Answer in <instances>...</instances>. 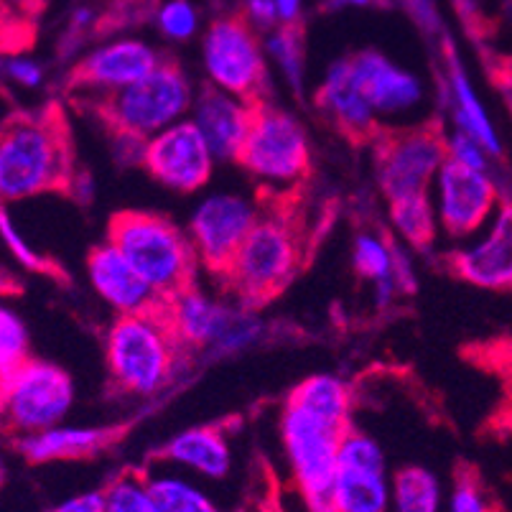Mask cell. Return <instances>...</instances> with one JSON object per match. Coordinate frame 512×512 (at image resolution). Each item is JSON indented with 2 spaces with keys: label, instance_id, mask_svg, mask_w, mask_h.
<instances>
[{
  "label": "cell",
  "instance_id": "obj_1",
  "mask_svg": "<svg viewBox=\"0 0 512 512\" xmlns=\"http://www.w3.org/2000/svg\"><path fill=\"white\" fill-rule=\"evenodd\" d=\"M79 174L72 130L57 102L0 125V207L51 192L72 194Z\"/></svg>",
  "mask_w": 512,
  "mask_h": 512
},
{
  "label": "cell",
  "instance_id": "obj_2",
  "mask_svg": "<svg viewBox=\"0 0 512 512\" xmlns=\"http://www.w3.org/2000/svg\"><path fill=\"white\" fill-rule=\"evenodd\" d=\"M107 380L120 395L153 398L174 380L186 355L161 306L143 314L115 316L105 342Z\"/></svg>",
  "mask_w": 512,
  "mask_h": 512
},
{
  "label": "cell",
  "instance_id": "obj_3",
  "mask_svg": "<svg viewBox=\"0 0 512 512\" xmlns=\"http://www.w3.org/2000/svg\"><path fill=\"white\" fill-rule=\"evenodd\" d=\"M194 85L186 69L164 57L161 64L136 85L102 97H85L87 110L107 130V136L146 143L169 125L189 118Z\"/></svg>",
  "mask_w": 512,
  "mask_h": 512
},
{
  "label": "cell",
  "instance_id": "obj_4",
  "mask_svg": "<svg viewBox=\"0 0 512 512\" xmlns=\"http://www.w3.org/2000/svg\"><path fill=\"white\" fill-rule=\"evenodd\" d=\"M107 240L130 260L161 299L197 283V255L184 227L151 209H123L110 217Z\"/></svg>",
  "mask_w": 512,
  "mask_h": 512
},
{
  "label": "cell",
  "instance_id": "obj_5",
  "mask_svg": "<svg viewBox=\"0 0 512 512\" xmlns=\"http://www.w3.org/2000/svg\"><path fill=\"white\" fill-rule=\"evenodd\" d=\"M301 265V237L288 214L271 209L260 214L250 235L222 276V286L242 309L255 311L273 301Z\"/></svg>",
  "mask_w": 512,
  "mask_h": 512
},
{
  "label": "cell",
  "instance_id": "obj_6",
  "mask_svg": "<svg viewBox=\"0 0 512 512\" xmlns=\"http://www.w3.org/2000/svg\"><path fill=\"white\" fill-rule=\"evenodd\" d=\"M352 421L321 416L286 395L281 408L283 454L309 512H332V484L339 446Z\"/></svg>",
  "mask_w": 512,
  "mask_h": 512
},
{
  "label": "cell",
  "instance_id": "obj_7",
  "mask_svg": "<svg viewBox=\"0 0 512 512\" xmlns=\"http://www.w3.org/2000/svg\"><path fill=\"white\" fill-rule=\"evenodd\" d=\"M237 166L271 192H288L311 174V138L306 125L273 100L255 102L250 133Z\"/></svg>",
  "mask_w": 512,
  "mask_h": 512
},
{
  "label": "cell",
  "instance_id": "obj_8",
  "mask_svg": "<svg viewBox=\"0 0 512 512\" xmlns=\"http://www.w3.org/2000/svg\"><path fill=\"white\" fill-rule=\"evenodd\" d=\"M375 179L385 204L434 194V181L446 161V130L441 120L380 128L372 141Z\"/></svg>",
  "mask_w": 512,
  "mask_h": 512
},
{
  "label": "cell",
  "instance_id": "obj_9",
  "mask_svg": "<svg viewBox=\"0 0 512 512\" xmlns=\"http://www.w3.org/2000/svg\"><path fill=\"white\" fill-rule=\"evenodd\" d=\"M77 403V385L64 367L29 357L0 383V426L29 436L67 421Z\"/></svg>",
  "mask_w": 512,
  "mask_h": 512
},
{
  "label": "cell",
  "instance_id": "obj_10",
  "mask_svg": "<svg viewBox=\"0 0 512 512\" xmlns=\"http://www.w3.org/2000/svg\"><path fill=\"white\" fill-rule=\"evenodd\" d=\"M202 64L212 87L248 102L271 100L265 46L242 13L214 18L204 31Z\"/></svg>",
  "mask_w": 512,
  "mask_h": 512
},
{
  "label": "cell",
  "instance_id": "obj_11",
  "mask_svg": "<svg viewBox=\"0 0 512 512\" xmlns=\"http://www.w3.org/2000/svg\"><path fill=\"white\" fill-rule=\"evenodd\" d=\"M502 199L505 197L492 171L472 169L446 156L434 181L439 232H444L449 240H472L490 225Z\"/></svg>",
  "mask_w": 512,
  "mask_h": 512
},
{
  "label": "cell",
  "instance_id": "obj_12",
  "mask_svg": "<svg viewBox=\"0 0 512 512\" xmlns=\"http://www.w3.org/2000/svg\"><path fill=\"white\" fill-rule=\"evenodd\" d=\"M258 217V204L245 194L217 192L204 197L186 225L199 268L222 281Z\"/></svg>",
  "mask_w": 512,
  "mask_h": 512
},
{
  "label": "cell",
  "instance_id": "obj_13",
  "mask_svg": "<svg viewBox=\"0 0 512 512\" xmlns=\"http://www.w3.org/2000/svg\"><path fill=\"white\" fill-rule=\"evenodd\" d=\"M393 472L383 446L355 423L339 446L332 484V512H390Z\"/></svg>",
  "mask_w": 512,
  "mask_h": 512
},
{
  "label": "cell",
  "instance_id": "obj_14",
  "mask_svg": "<svg viewBox=\"0 0 512 512\" xmlns=\"http://www.w3.org/2000/svg\"><path fill=\"white\" fill-rule=\"evenodd\" d=\"M161 311L184 352L207 347L232 352L255 337L253 321L240 319L235 309L207 296L197 283L166 299Z\"/></svg>",
  "mask_w": 512,
  "mask_h": 512
},
{
  "label": "cell",
  "instance_id": "obj_15",
  "mask_svg": "<svg viewBox=\"0 0 512 512\" xmlns=\"http://www.w3.org/2000/svg\"><path fill=\"white\" fill-rule=\"evenodd\" d=\"M214 156L192 118L169 125L143 143L141 166L156 184L176 194H197L212 181Z\"/></svg>",
  "mask_w": 512,
  "mask_h": 512
},
{
  "label": "cell",
  "instance_id": "obj_16",
  "mask_svg": "<svg viewBox=\"0 0 512 512\" xmlns=\"http://www.w3.org/2000/svg\"><path fill=\"white\" fill-rule=\"evenodd\" d=\"M444 268L456 281L492 293H512V199H502L490 225L444 255Z\"/></svg>",
  "mask_w": 512,
  "mask_h": 512
},
{
  "label": "cell",
  "instance_id": "obj_17",
  "mask_svg": "<svg viewBox=\"0 0 512 512\" xmlns=\"http://www.w3.org/2000/svg\"><path fill=\"white\" fill-rule=\"evenodd\" d=\"M161 54L141 39H115L74 64L69 90L77 97H102L136 85L161 64Z\"/></svg>",
  "mask_w": 512,
  "mask_h": 512
},
{
  "label": "cell",
  "instance_id": "obj_18",
  "mask_svg": "<svg viewBox=\"0 0 512 512\" xmlns=\"http://www.w3.org/2000/svg\"><path fill=\"white\" fill-rule=\"evenodd\" d=\"M349 64H352V74H355L362 97L380 123L411 115L426 100L421 79L411 69L400 67L393 59L385 57L383 51H357L349 57Z\"/></svg>",
  "mask_w": 512,
  "mask_h": 512
},
{
  "label": "cell",
  "instance_id": "obj_19",
  "mask_svg": "<svg viewBox=\"0 0 512 512\" xmlns=\"http://www.w3.org/2000/svg\"><path fill=\"white\" fill-rule=\"evenodd\" d=\"M85 268L92 291L97 293L102 304L115 311V316L143 314V311H153L164 304V299L153 291L151 283L130 265V260L107 237L97 242L95 248H90Z\"/></svg>",
  "mask_w": 512,
  "mask_h": 512
},
{
  "label": "cell",
  "instance_id": "obj_20",
  "mask_svg": "<svg viewBox=\"0 0 512 512\" xmlns=\"http://www.w3.org/2000/svg\"><path fill=\"white\" fill-rule=\"evenodd\" d=\"M253 110L255 102L242 100L212 85L202 87V92L194 97L189 118L204 136L217 164H237L242 143L253 123Z\"/></svg>",
  "mask_w": 512,
  "mask_h": 512
},
{
  "label": "cell",
  "instance_id": "obj_21",
  "mask_svg": "<svg viewBox=\"0 0 512 512\" xmlns=\"http://www.w3.org/2000/svg\"><path fill=\"white\" fill-rule=\"evenodd\" d=\"M125 436V426H59L44 428L29 436H18L16 451L23 462L36 464H69L90 462L107 454Z\"/></svg>",
  "mask_w": 512,
  "mask_h": 512
},
{
  "label": "cell",
  "instance_id": "obj_22",
  "mask_svg": "<svg viewBox=\"0 0 512 512\" xmlns=\"http://www.w3.org/2000/svg\"><path fill=\"white\" fill-rule=\"evenodd\" d=\"M439 57H441V74H444V92H446V107H449L451 118H454L456 128L467 133L469 138L479 143L484 151L490 153L492 161H500L505 156L502 151L500 136L492 123L490 113L484 102L479 100L477 90H474L472 79H469L467 67H464L456 44L451 41L449 34L439 41Z\"/></svg>",
  "mask_w": 512,
  "mask_h": 512
},
{
  "label": "cell",
  "instance_id": "obj_23",
  "mask_svg": "<svg viewBox=\"0 0 512 512\" xmlns=\"http://www.w3.org/2000/svg\"><path fill=\"white\" fill-rule=\"evenodd\" d=\"M314 97L319 113L349 141L372 143L383 128V123L375 118L367 100L362 97L360 87H357L349 57L329 64Z\"/></svg>",
  "mask_w": 512,
  "mask_h": 512
},
{
  "label": "cell",
  "instance_id": "obj_24",
  "mask_svg": "<svg viewBox=\"0 0 512 512\" xmlns=\"http://www.w3.org/2000/svg\"><path fill=\"white\" fill-rule=\"evenodd\" d=\"M158 464L220 482L232 472V446L225 423H199L176 431L153 451Z\"/></svg>",
  "mask_w": 512,
  "mask_h": 512
},
{
  "label": "cell",
  "instance_id": "obj_25",
  "mask_svg": "<svg viewBox=\"0 0 512 512\" xmlns=\"http://www.w3.org/2000/svg\"><path fill=\"white\" fill-rule=\"evenodd\" d=\"M388 217L393 230L398 232L400 242H406L408 248L416 250V253H428L441 235L434 194L388 202Z\"/></svg>",
  "mask_w": 512,
  "mask_h": 512
},
{
  "label": "cell",
  "instance_id": "obj_26",
  "mask_svg": "<svg viewBox=\"0 0 512 512\" xmlns=\"http://www.w3.org/2000/svg\"><path fill=\"white\" fill-rule=\"evenodd\" d=\"M441 479L423 464H403L393 472L390 512H444Z\"/></svg>",
  "mask_w": 512,
  "mask_h": 512
},
{
  "label": "cell",
  "instance_id": "obj_27",
  "mask_svg": "<svg viewBox=\"0 0 512 512\" xmlns=\"http://www.w3.org/2000/svg\"><path fill=\"white\" fill-rule=\"evenodd\" d=\"M148 490L158 512H222L202 484L179 472H146Z\"/></svg>",
  "mask_w": 512,
  "mask_h": 512
},
{
  "label": "cell",
  "instance_id": "obj_28",
  "mask_svg": "<svg viewBox=\"0 0 512 512\" xmlns=\"http://www.w3.org/2000/svg\"><path fill=\"white\" fill-rule=\"evenodd\" d=\"M352 268L362 281L377 288V299L383 304L398 291L393 273V240L377 237L372 232H360L352 242Z\"/></svg>",
  "mask_w": 512,
  "mask_h": 512
},
{
  "label": "cell",
  "instance_id": "obj_29",
  "mask_svg": "<svg viewBox=\"0 0 512 512\" xmlns=\"http://www.w3.org/2000/svg\"><path fill=\"white\" fill-rule=\"evenodd\" d=\"M288 398L321 413V416L337 418V421H352V390L339 375H311L293 385Z\"/></svg>",
  "mask_w": 512,
  "mask_h": 512
},
{
  "label": "cell",
  "instance_id": "obj_30",
  "mask_svg": "<svg viewBox=\"0 0 512 512\" xmlns=\"http://www.w3.org/2000/svg\"><path fill=\"white\" fill-rule=\"evenodd\" d=\"M265 57L273 59L281 69L286 85L293 92L304 95L306 85V54H304V36L296 23H281L278 29L265 36Z\"/></svg>",
  "mask_w": 512,
  "mask_h": 512
},
{
  "label": "cell",
  "instance_id": "obj_31",
  "mask_svg": "<svg viewBox=\"0 0 512 512\" xmlns=\"http://www.w3.org/2000/svg\"><path fill=\"white\" fill-rule=\"evenodd\" d=\"M444 512H505L495 500L492 490L482 479L477 467L469 462H459L451 477V490L446 495Z\"/></svg>",
  "mask_w": 512,
  "mask_h": 512
},
{
  "label": "cell",
  "instance_id": "obj_32",
  "mask_svg": "<svg viewBox=\"0 0 512 512\" xmlns=\"http://www.w3.org/2000/svg\"><path fill=\"white\" fill-rule=\"evenodd\" d=\"M102 490H105V512H158L148 490L146 472L141 469H125Z\"/></svg>",
  "mask_w": 512,
  "mask_h": 512
},
{
  "label": "cell",
  "instance_id": "obj_33",
  "mask_svg": "<svg viewBox=\"0 0 512 512\" xmlns=\"http://www.w3.org/2000/svg\"><path fill=\"white\" fill-rule=\"evenodd\" d=\"M29 327L16 309L0 304V383L8 372L29 360Z\"/></svg>",
  "mask_w": 512,
  "mask_h": 512
},
{
  "label": "cell",
  "instance_id": "obj_34",
  "mask_svg": "<svg viewBox=\"0 0 512 512\" xmlns=\"http://www.w3.org/2000/svg\"><path fill=\"white\" fill-rule=\"evenodd\" d=\"M0 240L11 250L13 258L18 260V265H23L26 271L44 273V276L64 278V273L59 271V265L49 258V255L39 253V250L26 240V235L21 232V227L16 225L11 214H8L6 207H0Z\"/></svg>",
  "mask_w": 512,
  "mask_h": 512
},
{
  "label": "cell",
  "instance_id": "obj_35",
  "mask_svg": "<svg viewBox=\"0 0 512 512\" xmlns=\"http://www.w3.org/2000/svg\"><path fill=\"white\" fill-rule=\"evenodd\" d=\"M158 29L166 39L189 41L199 29L197 8L189 0H166L158 8Z\"/></svg>",
  "mask_w": 512,
  "mask_h": 512
},
{
  "label": "cell",
  "instance_id": "obj_36",
  "mask_svg": "<svg viewBox=\"0 0 512 512\" xmlns=\"http://www.w3.org/2000/svg\"><path fill=\"white\" fill-rule=\"evenodd\" d=\"M446 156L459 161L464 166H472V169L492 171V156L479 146L474 138H469L462 130H454V133H446Z\"/></svg>",
  "mask_w": 512,
  "mask_h": 512
},
{
  "label": "cell",
  "instance_id": "obj_37",
  "mask_svg": "<svg viewBox=\"0 0 512 512\" xmlns=\"http://www.w3.org/2000/svg\"><path fill=\"white\" fill-rule=\"evenodd\" d=\"M3 77H8L13 85L23 87V90H39L44 85L46 72L36 59L13 54V57H8L3 62Z\"/></svg>",
  "mask_w": 512,
  "mask_h": 512
},
{
  "label": "cell",
  "instance_id": "obj_38",
  "mask_svg": "<svg viewBox=\"0 0 512 512\" xmlns=\"http://www.w3.org/2000/svg\"><path fill=\"white\" fill-rule=\"evenodd\" d=\"M400 6L406 8L408 16L413 18L418 29L428 36V39L441 41L444 39V26H441L439 8H436V0H398Z\"/></svg>",
  "mask_w": 512,
  "mask_h": 512
},
{
  "label": "cell",
  "instance_id": "obj_39",
  "mask_svg": "<svg viewBox=\"0 0 512 512\" xmlns=\"http://www.w3.org/2000/svg\"><path fill=\"white\" fill-rule=\"evenodd\" d=\"M484 67H487L490 82L495 85V90L500 92L502 102H505L507 107V113H510L512 118V57L484 51Z\"/></svg>",
  "mask_w": 512,
  "mask_h": 512
},
{
  "label": "cell",
  "instance_id": "obj_40",
  "mask_svg": "<svg viewBox=\"0 0 512 512\" xmlns=\"http://www.w3.org/2000/svg\"><path fill=\"white\" fill-rule=\"evenodd\" d=\"M242 18L253 26L255 31H265L271 34L273 29L281 26V16H278L276 0H245V11H242Z\"/></svg>",
  "mask_w": 512,
  "mask_h": 512
},
{
  "label": "cell",
  "instance_id": "obj_41",
  "mask_svg": "<svg viewBox=\"0 0 512 512\" xmlns=\"http://www.w3.org/2000/svg\"><path fill=\"white\" fill-rule=\"evenodd\" d=\"M301 6H304V0H276L281 23H299Z\"/></svg>",
  "mask_w": 512,
  "mask_h": 512
},
{
  "label": "cell",
  "instance_id": "obj_42",
  "mask_svg": "<svg viewBox=\"0 0 512 512\" xmlns=\"http://www.w3.org/2000/svg\"><path fill=\"white\" fill-rule=\"evenodd\" d=\"M0 6L8 11H16L18 16H36L41 0H0Z\"/></svg>",
  "mask_w": 512,
  "mask_h": 512
},
{
  "label": "cell",
  "instance_id": "obj_43",
  "mask_svg": "<svg viewBox=\"0 0 512 512\" xmlns=\"http://www.w3.org/2000/svg\"><path fill=\"white\" fill-rule=\"evenodd\" d=\"M377 3H383V0H327V6L334 11H339V8H370Z\"/></svg>",
  "mask_w": 512,
  "mask_h": 512
}]
</instances>
